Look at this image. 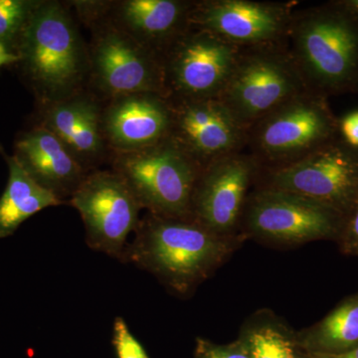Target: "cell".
Wrapping results in <instances>:
<instances>
[{"label":"cell","instance_id":"obj_9","mask_svg":"<svg viewBox=\"0 0 358 358\" xmlns=\"http://www.w3.org/2000/svg\"><path fill=\"white\" fill-rule=\"evenodd\" d=\"M71 204L83 219L90 248L124 260L127 240L140 224L141 206L121 176L90 174L73 193Z\"/></svg>","mask_w":358,"mask_h":358},{"label":"cell","instance_id":"obj_21","mask_svg":"<svg viewBox=\"0 0 358 358\" xmlns=\"http://www.w3.org/2000/svg\"><path fill=\"white\" fill-rule=\"evenodd\" d=\"M64 145L76 159L77 155H81V157L95 155L102 148V138L99 131V115L91 103H89L81 121Z\"/></svg>","mask_w":358,"mask_h":358},{"label":"cell","instance_id":"obj_1","mask_svg":"<svg viewBox=\"0 0 358 358\" xmlns=\"http://www.w3.org/2000/svg\"><path fill=\"white\" fill-rule=\"evenodd\" d=\"M122 262L147 271L179 296H188L223 265L245 237H225L192 218L148 213Z\"/></svg>","mask_w":358,"mask_h":358},{"label":"cell","instance_id":"obj_17","mask_svg":"<svg viewBox=\"0 0 358 358\" xmlns=\"http://www.w3.org/2000/svg\"><path fill=\"white\" fill-rule=\"evenodd\" d=\"M9 178L0 197V239L11 236L34 214L62 203L53 192L31 178L15 157H7Z\"/></svg>","mask_w":358,"mask_h":358},{"label":"cell","instance_id":"obj_18","mask_svg":"<svg viewBox=\"0 0 358 358\" xmlns=\"http://www.w3.org/2000/svg\"><path fill=\"white\" fill-rule=\"evenodd\" d=\"M192 4L176 0H129L121 16L131 31L148 41L173 42L189 22Z\"/></svg>","mask_w":358,"mask_h":358},{"label":"cell","instance_id":"obj_14","mask_svg":"<svg viewBox=\"0 0 358 358\" xmlns=\"http://www.w3.org/2000/svg\"><path fill=\"white\" fill-rule=\"evenodd\" d=\"M94 62L103 86L117 95L155 94L164 87V66L121 33H107L99 40Z\"/></svg>","mask_w":358,"mask_h":358},{"label":"cell","instance_id":"obj_5","mask_svg":"<svg viewBox=\"0 0 358 358\" xmlns=\"http://www.w3.org/2000/svg\"><path fill=\"white\" fill-rule=\"evenodd\" d=\"M345 215L315 200L274 188L250 192L241 234L275 246H298L319 240L338 241Z\"/></svg>","mask_w":358,"mask_h":358},{"label":"cell","instance_id":"obj_25","mask_svg":"<svg viewBox=\"0 0 358 358\" xmlns=\"http://www.w3.org/2000/svg\"><path fill=\"white\" fill-rule=\"evenodd\" d=\"M336 242L343 254L358 257V199L345 214L343 229Z\"/></svg>","mask_w":358,"mask_h":358},{"label":"cell","instance_id":"obj_28","mask_svg":"<svg viewBox=\"0 0 358 358\" xmlns=\"http://www.w3.org/2000/svg\"><path fill=\"white\" fill-rule=\"evenodd\" d=\"M310 358H358V348L339 355H320V353H308Z\"/></svg>","mask_w":358,"mask_h":358},{"label":"cell","instance_id":"obj_11","mask_svg":"<svg viewBox=\"0 0 358 358\" xmlns=\"http://www.w3.org/2000/svg\"><path fill=\"white\" fill-rule=\"evenodd\" d=\"M193 27L194 31L186 30L173 40L164 78L182 99H218L244 48Z\"/></svg>","mask_w":358,"mask_h":358},{"label":"cell","instance_id":"obj_7","mask_svg":"<svg viewBox=\"0 0 358 358\" xmlns=\"http://www.w3.org/2000/svg\"><path fill=\"white\" fill-rule=\"evenodd\" d=\"M260 187L296 193L345 215L358 199V150L336 136L296 162L266 169Z\"/></svg>","mask_w":358,"mask_h":358},{"label":"cell","instance_id":"obj_15","mask_svg":"<svg viewBox=\"0 0 358 358\" xmlns=\"http://www.w3.org/2000/svg\"><path fill=\"white\" fill-rule=\"evenodd\" d=\"M171 129V107L155 94L124 96L106 117L110 140L124 152L157 145L169 138Z\"/></svg>","mask_w":358,"mask_h":358},{"label":"cell","instance_id":"obj_26","mask_svg":"<svg viewBox=\"0 0 358 358\" xmlns=\"http://www.w3.org/2000/svg\"><path fill=\"white\" fill-rule=\"evenodd\" d=\"M338 134L345 143L358 150V110H352L338 120Z\"/></svg>","mask_w":358,"mask_h":358},{"label":"cell","instance_id":"obj_8","mask_svg":"<svg viewBox=\"0 0 358 358\" xmlns=\"http://www.w3.org/2000/svg\"><path fill=\"white\" fill-rule=\"evenodd\" d=\"M20 36L21 58L47 93H64L79 81L81 44L69 15L58 3L37 4Z\"/></svg>","mask_w":358,"mask_h":358},{"label":"cell","instance_id":"obj_13","mask_svg":"<svg viewBox=\"0 0 358 358\" xmlns=\"http://www.w3.org/2000/svg\"><path fill=\"white\" fill-rule=\"evenodd\" d=\"M169 136L204 169L239 152L248 141V131L219 99H182L171 107Z\"/></svg>","mask_w":358,"mask_h":358},{"label":"cell","instance_id":"obj_12","mask_svg":"<svg viewBox=\"0 0 358 358\" xmlns=\"http://www.w3.org/2000/svg\"><path fill=\"white\" fill-rule=\"evenodd\" d=\"M294 13L288 3L210 0L193 6L189 23L243 48L281 45Z\"/></svg>","mask_w":358,"mask_h":358},{"label":"cell","instance_id":"obj_6","mask_svg":"<svg viewBox=\"0 0 358 358\" xmlns=\"http://www.w3.org/2000/svg\"><path fill=\"white\" fill-rule=\"evenodd\" d=\"M336 119L327 98L308 91L282 103L254 124L248 140L254 157L267 169L301 159L338 136Z\"/></svg>","mask_w":358,"mask_h":358},{"label":"cell","instance_id":"obj_3","mask_svg":"<svg viewBox=\"0 0 358 358\" xmlns=\"http://www.w3.org/2000/svg\"><path fill=\"white\" fill-rule=\"evenodd\" d=\"M141 208L171 218H192L195 185L202 167L171 138L124 152L115 164Z\"/></svg>","mask_w":358,"mask_h":358},{"label":"cell","instance_id":"obj_19","mask_svg":"<svg viewBox=\"0 0 358 358\" xmlns=\"http://www.w3.org/2000/svg\"><path fill=\"white\" fill-rule=\"evenodd\" d=\"M238 339L251 358H310L296 338V331L268 308L247 317Z\"/></svg>","mask_w":358,"mask_h":358},{"label":"cell","instance_id":"obj_10","mask_svg":"<svg viewBox=\"0 0 358 358\" xmlns=\"http://www.w3.org/2000/svg\"><path fill=\"white\" fill-rule=\"evenodd\" d=\"M260 171V162L254 155L240 152L205 166L193 192L192 219L221 236H243L245 206Z\"/></svg>","mask_w":358,"mask_h":358},{"label":"cell","instance_id":"obj_20","mask_svg":"<svg viewBox=\"0 0 358 358\" xmlns=\"http://www.w3.org/2000/svg\"><path fill=\"white\" fill-rule=\"evenodd\" d=\"M308 353L339 355L358 348V293L348 296L313 326L296 331Z\"/></svg>","mask_w":358,"mask_h":358},{"label":"cell","instance_id":"obj_23","mask_svg":"<svg viewBox=\"0 0 358 358\" xmlns=\"http://www.w3.org/2000/svg\"><path fill=\"white\" fill-rule=\"evenodd\" d=\"M112 343L117 358H150L122 317H117L114 320Z\"/></svg>","mask_w":358,"mask_h":358},{"label":"cell","instance_id":"obj_2","mask_svg":"<svg viewBox=\"0 0 358 358\" xmlns=\"http://www.w3.org/2000/svg\"><path fill=\"white\" fill-rule=\"evenodd\" d=\"M288 37L310 92L327 98L358 88V15L345 0L294 14Z\"/></svg>","mask_w":358,"mask_h":358},{"label":"cell","instance_id":"obj_29","mask_svg":"<svg viewBox=\"0 0 358 358\" xmlns=\"http://www.w3.org/2000/svg\"><path fill=\"white\" fill-rule=\"evenodd\" d=\"M345 2L358 15V0H345Z\"/></svg>","mask_w":358,"mask_h":358},{"label":"cell","instance_id":"obj_4","mask_svg":"<svg viewBox=\"0 0 358 358\" xmlns=\"http://www.w3.org/2000/svg\"><path fill=\"white\" fill-rule=\"evenodd\" d=\"M310 91L289 49L244 48L219 101L249 131L282 103Z\"/></svg>","mask_w":358,"mask_h":358},{"label":"cell","instance_id":"obj_16","mask_svg":"<svg viewBox=\"0 0 358 358\" xmlns=\"http://www.w3.org/2000/svg\"><path fill=\"white\" fill-rule=\"evenodd\" d=\"M16 150L15 157L25 171L59 199L72 196L86 178L76 157L46 128L26 134L18 141Z\"/></svg>","mask_w":358,"mask_h":358},{"label":"cell","instance_id":"obj_22","mask_svg":"<svg viewBox=\"0 0 358 358\" xmlns=\"http://www.w3.org/2000/svg\"><path fill=\"white\" fill-rule=\"evenodd\" d=\"M36 3L24 0H0V42L20 36Z\"/></svg>","mask_w":358,"mask_h":358},{"label":"cell","instance_id":"obj_24","mask_svg":"<svg viewBox=\"0 0 358 358\" xmlns=\"http://www.w3.org/2000/svg\"><path fill=\"white\" fill-rule=\"evenodd\" d=\"M194 358H251L243 343L236 339L232 343L219 345L209 339L196 338Z\"/></svg>","mask_w":358,"mask_h":358},{"label":"cell","instance_id":"obj_27","mask_svg":"<svg viewBox=\"0 0 358 358\" xmlns=\"http://www.w3.org/2000/svg\"><path fill=\"white\" fill-rule=\"evenodd\" d=\"M20 56L11 53L6 48V44L0 42V67L3 65L10 64V63L15 62V61L20 60Z\"/></svg>","mask_w":358,"mask_h":358}]
</instances>
